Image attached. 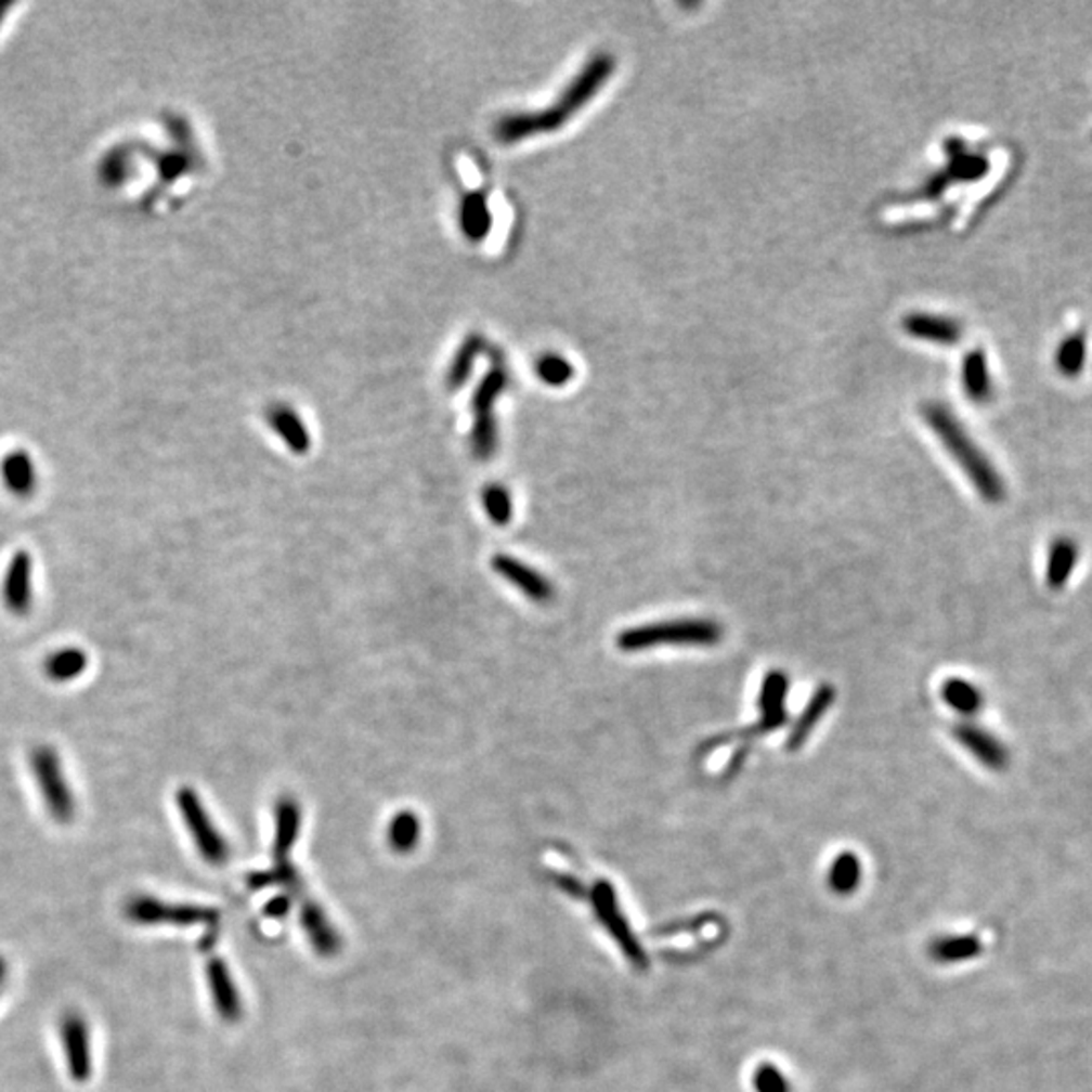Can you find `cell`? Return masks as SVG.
<instances>
[{
    "label": "cell",
    "instance_id": "cell-2",
    "mask_svg": "<svg viewBox=\"0 0 1092 1092\" xmlns=\"http://www.w3.org/2000/svg\"><path fill=\"white\" fill-rule=\"evenodd\" d=\"M925 421L937 440L945 445V450L951 454L961 470L970 478L973 487L979 492L984 500L998 504L1005 498V484L1000 478V473L993 468V464L987 459L984 452L971 440L967 431L957 421V417L951 415V411L945 410L942 405L931 403L923 410Z\"/></svg>",
    "mask_w": 1092,
    "mask_h": 1092
},
{
    "label": "cell",
    "instance_id": "cell-3",
    "mask_svg": "<svg viewBox=\"0 0 1092 1092\" xmlns=\"http://www.w3.org/2000/svg\"><path fill=\"white\" fill-rule=\"evenodd\" d=\"M723 634V625L714 620H672L623 629L618 646L622 652H646L660 646H714Z\"/></svg>",
    "mask_w": 1092,
    "mask_h": 1092
},
{
    "label": "cell",
    "instance_id": "cell-11",
    "mask_svg": "<svg viewBox=\"0 0 1092 1092\" xmlns=\"http://www.w3.org/2000/svg\"><path fill=\"white\" fill-rule=\"evenodd\" d=\"M953 734L961 746L967 749L973 757L977 758L981 765H986L987 769L1001 771L1007 767V760H1010L1007 749L991 732H987L977 725L963 723V725H957L953 728Z\"/></svg>",
    "mask_w": 1092,
    "mask_h": 1092
},
{
    "label": "cell",
    "instance_id": "cell-31",
    "mask_svg": "<svg viewBox=\"0 0 1092 1092\" xmlns=\"http://www.w3.org/2000/svg\"><path fill=\"white\" fill-rule=\"evenodd\" d=\"M298 882V874L294 870V866L288 864H275L273 870L270 872H263V874H253L249 879V884L253 888H263L268 884H296Z\"/></svg>",
    "mask_w": 1092,
    "mask_h": 1092
},
{
    "label": "cell",
    "instance_id": "cell-24",
    "mask_svg": "<svg viewBox=\"0 0 1092 1092\" xmlns=\"http://www.w3.org/2000/svg\"><path fill=\"white\" fill-rule=\"evenodd\" d=\"M419 835H421V823H419L417 816L411 811L396 814L389 826V832H387L391 848L399 854H407L415 848L419 842Z\"/></svg>",
    "mask_w": 1092,
    "mask_h": 1092
},
{
    "label": "cell",
    "instance_id": "cell-15",
    "mask_svg": "<svg viewBox=\"0 0 1092 1092\" xmlns=\"http://www.w3.org/2000/svg\"><path fill=\"white\" fill-rule=\"evenodd\" d=\"M834 698L835 690L830 684H826V686L819 688L818 692L807 702V706H805L802 716L797 718L795 727L791 728L788 737V751H797V749L804 746L805 741L809 739V734L814 732L816 725L830 711V706L834 704Z\"/></svg>",
    "mask_w": 1092,
    "mask_h": 1092
},
{
    "label": "cell",
    "instance_id": "cell-23",
    "mask_svg": "<svg viewBox=\"0 0 1092 1092\" xmlns=\"http://www.w3.org/2000/svg\"><path fill=\"white\" fill-rule=\"evenodd\" d=\"M940 694L953 711L961 714H975L984 704V697H981L979 688L963 678H949L947 682L942 684Z\"/></svg>",
    "mask_w": 1092,
    "mask_h": 1092
},
{
    "label": "cell",
    "instance_id": "cell-10",
    "mask_svg": "<svg viewBox=\"0 0 1092 1092\" xmlns=\"http://www.w3.org/2000/svg\"><path fill=\"white\" fill-rule=\"evenodd\" d=\"M492 569L504 576L516 589L524 593L534 603H548L555 597L552 583L541 575L536 569L529 567L526 562L518 561L508 555H496L492 559Z\"/></svg>",
    "mask_w": 1092,
    "mask_h": 1092
},
{
    "label": "cell",
    "instance_id": "cell-28",
    "mask_svg": "<svg viewBox=\"0 0 1092 1092\" xmlns=\"http://www.w3.org/2000/svg\"><path fill=\"white\" fill-rule=\"evenodd\" d=\"M480 349H482V340L478 336H470L464 347L457 350V356H455L454 363H452V368H450V375H447V385L452 389H457L461 387L468 377H470L471 368H473V363L480 354Z\"/></svg>",
    "mask_w": 1092,
    "mask_h": 1092
},
{
    "label": "cell",
    "instance_id": "cell-22",
    "mask_svg": "<svg viewBox=\"0 0 1092 1092\" xmlns=\"http://www.w3.org/2000/svg\"><path fill=\"white\" fill-rule=\"evenodd\" d=\"M459 221H461V229H464L466 237L471 239V242H480V239H484L485 235L490 233L492 217H490L487 203H485V197L482 193H471V195L464 198L461 212H459Z\"/></svg>",
    "mask_w": 1092,
    "mask_h": 1092
},
{
    "label": "cell",
    "instance_id": "cell-26",
    "mask_svg": "<svg viewBox=\"0 0 1092 1092\" xmlns=\"http://www.w3.org/2000/svg\"><path fill=\"white\" fill-rule=\"evenodd\" d=\"M1087 354V340L1084 334H1072L1062 340L1058 352H1056V366L1064 377H1077L1082 370Z\"/></svg>",
    "mask_w": 1092,
    "mask_h": 1092
},
{
    "label": "cell",
    "instance_id": "cell-1",
    "mask_svg": "<svg viewBox=\"0 0 1092 1092\" xmlns=\"http://www.w3.org/2000/svg\"><path fill=\"white\" fill-rule=\"evenodd\" d=\"M611 72H613V60L609 55L603 53V55L593 57L587 63V67L573 79L569 90L562 93L561 100L555 106L536 112V114H518V116L504 118L496 123V138L504 144H510V142L536 136L543 132H555L575 114L576 109L585 106L593 95L603 88Z\"/></svg>",
    "mask_w": 1092,
    "mask_h": 1092
},
{
    "label": "cell",
    "instance_id": "cell-30",
    "mask_svg": "<svg viewBox=\"0 0 1092 1092\" xmlns=\"http://www.w3.org/2000/svg\"><path fill=\"white\" fill-rule=\"evenodd\" d=\"M832 879H834L837 888H849L856 880L860 879V864H858V860L851 854L840 856L835 860Z\"/></svg>",
    "mask_w": 1092,
    "mask_h": 1092
},
{
    "label": "cell",
    "instance_id": "cell-16",
    "mask_svg": "<svg viewBox=\"0 0 1092 1092\" xmlns=\"http://www.w3.org/2000/svg\"><path fill=\"white\" fill-rule=\"evenodd\" d=\"M0 476L4 487L16 498H29L37 490V470L27 452H11L2 459Z\"/></svg>",
    "mask_w": 1092,
    "mask_h": 1092
},
{
    "label": "cell",
    "instance_id": "cell-4",
    "mask_svg": "<svg viewBox=\"0 0 1092 1092\" xmlns=\"http://www.w3.org/2000/svg\"><path fill=\"white\" fill-rule=\"evenodd\" d=\"M29 769L49 818L72 823L77 814L76 795L55 746L35 744L29 751Z\"/></svg>",
    "mask_w": 1092,
    "mask_h": 1092
},
{
    "label": "cell",
    "instance_id": "cell-17",
    "mask_svg": "<svg viewBox=\"0 0 1092 1092\" xmlns=\"http://www.w3.org/2000/svg\"><path fill=\"white\" fill-rule=\"evenodd\" d=\"M302 926L312 947L318 951L320 955L333 957L338 953L340 937L336 935V931L330 925L328 916L324 914V910L320 909L318 905L312 900L303 902Z\"/></svg>",
    "mask_w": 1092,
    "mask_h": 1092
},
{
    "label": "cell",
    "instance_id": "cell-29",
    "mask_svg": "<svg viewBox=\"0 0 1092 1092\" xmlns=\"http://www.w3.org/2000/svg\"><path fill=\"white\" fill-rule=\"evenodd\" d=\"M536 370L538 377L552 387H561L573 377V366L559 354H546L545 359H541L536 364Z\"/></svg>",
    "mask_w": 1092,
    "mask_h": 1092
},
{
    "label": "cell",
    "instance_id": "cell-12",
    "mask_svg": "<svg viewBox=\"0 0 1092 1092\" xmlns=\"http://www.w3.org/2000/svg\"><path fill=\"white\" fill-rule=\"evenodd\" d=\"M207 981L211 989L212 1003L219 1016L229 1024H235L242 1017V998L235 987V981L229 973V967L221 959H211L207 963Z\"/></svg>",
    "mask_w": 1092,
    "mask_h": 1092
},
{
    "label": "cell",
    "instance_id": "cell-27",
    "mask_svg": "<svg viewBox=\"0 0 1092 1092\" xmlns=\"http://www.w3.org/2000/svg\"><path fill=\"white\" fill-rule=\"evenodd\" d=\"M482 504L490 520L498 526H506L512 518V498L510 492L502 484L485 485L482 492Z\"/></svg>",
    "mask_w": 1092,
    "mask_h": 1092
},
{
    "label": "cell",
    "instance_id": "cell-32",
    "mask_svg": "<svg viewBox=\"0 0 1092 1092\" xmlns=\"http://www.w3.org/2000/svg\"><path fill=\"white\" fill-rule=\"evenodd\" d=\"M286 912H288V898H275L268 905V914L272 916H282Z\"/></svg>",
    "mask_w": 1092,
    "mask_h": 1092
},
{
    "label": "cell",
    "instance_id": "cell-25",
    "mask_svg": "<svg viewBox=\"0 0 1092 1092\" xmlns=\"http://www.w3.org/2000/svg\"><path fill=\"white\" fill-rule=\"evenodd\" d=\"M789 678L783 672H769L763 680L758 692V711L760 714L783 713L788 700Z\"/></svg>",
    "mask_w": 1092,
    "mask_h": 1092
},
{
    "label": "cell",
    "instance_id": "cell-20",
    "mask_svg": "<svg viewBox=\"0 0 1092 1092\" xmlns=\"http://www.w3.org/2000/svg\"><path fill=\"white\" fill-rule=\"evenodd\" d=\"M963 387L975 403H986L991 396V377L986 354L981 350H971L963 361Z\"/></svg>",
    "mask_w": 1092,
    "mask_h": 1092
},
{
    "label": "cell",
    "instance_id": "cell-5",
    "mask_svg": "<svg viewBox=\"0 0 1092 1092\" xmlns=\"http://www.w3.org/2000/svg\"><path fill=\"white\" fill-rule=\"evenodd\" d=\"M174 804L186 826V832L193 837V844L198 849L200 858L211 866H223L229 860V844L221 832L214 828L211 816L205 804L200 802L197 791L193 788L177 789Z\"/></svg>",
    "mask_w": 1092,
    "mask_h": 1092
},
{
    "label": "cell",
    "instance_id": "cell-7",
    "mask_svg": "<svg viewBox=\"0 0 1092 1092\" xmlns=\"http://www.w3.org/2000/svg\"><path fill=\"white\" fill-rule=\"evenodd\" d=\"M504 385H506V375L502 373L500 368H494L480 382L478 391L473 394L471 407H473V415H476V424L471 429L470 443L471 452L478 459H490L496 452L498 438H496V424H494L492 410H494L496 396L504 391Z\"/></svg>",
    "mask_w": 1092,
    "mask_h": 1092
},
{
    "label": "cell",
    "instance_id": "cell-9",
    "mask_svg": "<svg viewBox=\"0 0 1092 1092\" xmlns=\"http://www.w3.org/2000/svg\"><path fill=\"white\" fill-rule=\"evenodd\" d=\"M90 1026L86 1017L69 1012L61 1017L60 1040L67 1075L76 1082H88L93 1072Z\"/></svg>",
    "mask_w": 1092,
    "mask_h": 1092
},
{
    "label": "cell",
    "instance_id": "cell-18",
    "mask_svg": "<svg viewBox=\"0 0 1092 1092\" xmlns=\"http://www.w3.org/2000/svg\"><path fill=\"white\" fill-rule=\"evenodd\" d=\"M905 330L914 338L937 344H957L963 334L955 320L933 314H910L909 318H905Z\"/></svg>",
    "mask_w": 1092,
    "mask_h": 1092
},
{
    "label": "cell",
    "instance_id": "cell-13",
    "mask_svg": "<svg viewBox=\"0 0 1092 1092\" xmlns=\"http://www.w3.org/2000/svg\"><path fill=\"white\" fill-rule=\"evenodd\" d=\"M300 823L302 814L298 802L291 797H282L275 805V842H273L275 864H288V854L300 834Z\"/></svg>",
    "mask_w": 1092,
    "mask_h": 1092
},
{
    "label": "cell",
    "instance_id": "cell-19",
    "mask_svg": "<svg viewBox=\"0 0 1092 1092\" xmlns=\"http://www.w3.org/2000/svg\"><path fill=\"white\" fill-rule=\"evenodd\" d=\"M1078 548L1070 538H1058L1048 552V587L1062 589L1077 567Z\"/></svg>",
    "mask_w": 1092,
    "mask_h": 1092
},
{
    "label": "cell",
    "instance_id": "cell-21",
    "mask_svg": "<svg viewBox=\"0 0 1092 1092\" xmlns=\"http://www.w3.org/2000/svg\"><path fill=\"white\" fill-rule=\"evenodd\" d=\"M270 424L288 443L289 450L296 454H306L310 450V433L306 431L300 417L288 407H275L270 411Z\"/></svg>",
    "mask_w": 1092,
    "mask_h": 1092
},
{
    "label": "cell",
    "instance_id": "cell-33",
    "mask_svg": "<svg viewBox=\"0 0 1092 1092\" xmlns=\"http://www.w3.org/2000/svg\"><path fill=\"white\" fill-rule=\"evenodd\" d=\"M4 977H6V963H4V959L0 957V986H2Z\"/></svg>",
    "mask_w": 1092,
    "mask_h": 1092
},
{
    "label": "cell",
    "instance_id": "cell-6",
    "mask_svg": "<svg viewBox=\"0 0 1092 1092\" xmlns=\"http://www.w3.org/2000/svg\"><path fill=\"white\" fill-rule=\"evenodd\" d=\"M128 921L140 926H195L214 925L219 914L212 909L195 905H170L154 896L140 895L130 898L123 907Z\"/></svg>",
    "mask_w": 1092,
    "mask_h": 1092
},
{
    "label": "cell",
    "instance_id": "cell-14",
    "mask_svg": "<svg viewBox=\"0 0 1092 1092\" xmlns=\"http://www.w3.org/2000/svg\"><path fill=\"white\" fill-rule=\"evenodd\" d=\"M90 666L88 652L77 646H65L55 652L47 653L43 660V676L49 682L69 684L81 678Z\"/></svg>",
    "mask_w": 1092,
    "mask_h": 1092
},
{
    "label": "cell",
    "instance_id": "cell-8",
    "mask_svg": "<svg viewBox=\"0 0 1092 1092\" xmlns=\"http://www.w3.org/2000/svg\"><path fill=\"white\" fill-rule=\"evenodd\" d=\"M35 561L29 550H15L6 562L0 601L13 618H27L35 606Z\"/></svg>",
    "mask_w": 1092,
    "mask_h": 1092
}]
</instances>
